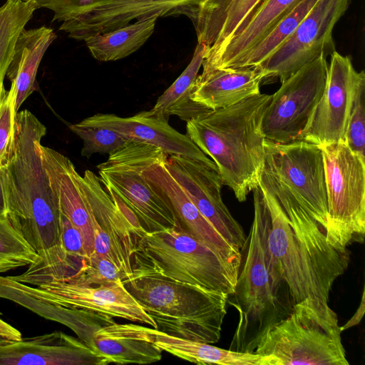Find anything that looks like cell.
I'll list each match as a JSON object with an SVG mask.
<instances>
[{"label": "cell", "mask_w": 365, "mask_h": 365, "mask_svg": "<svg viewBox=\"0 0 365 365\" xmlns=\"http://www.w3.org/2000/svg\"><path fill=\"white\" fill-rule=\"evenodd\" d=\"M46 133L31 112L18 111L11 148L1 166L8 219L41 258L25 271L36 276L58 274L71 266L61 245L59 205L40 152Z\"/></svg>", "instance_id": "6da1fadb"}, {"label": "cell", "mask_w": 365, "mask_h": 365, "mask_svg": "<svg viewBox=\"0 0 365 365\" xmlns=\"http://www.w3.org/2000/svg\"><path fill=\"white\" fill-rule=\"evenodd\" d=\"M262 190L267 206V249L293 306L307 299L328 304L334 282L348 268L349 252L331 246L325 230L301 206L279 205Z\"/></svg>", "instance_id": "7a4b0ae2"}, {"label": "cell", "mask_w": 365, "mask_h": 365, "mask_svg": "<svg viewBox=\"0 0 365 365\" xmlns=\"http://www.w3.org/2000/svg\"><path fill=\"white\" fill-rule=\"evenodd\" d=\"M271 98L260 93L187 120V136L215 163L240 202L258 187L264 159L262 120Z\"/></svg>", "instance_id": "3957f363"}, {"label": "cell", "mask_w": 365, "mask_h": 365, "mask_svg": "<svg viewBox=\"0 0 365 365\" xmlns=\"http://www.w3.org/2000/svg\"><path fill=\"white\" fill-rule=\"evenodd\" d=\"M254 217L240 250L241 264L227 304L238 314L230 349L255 353L263 334L292 310L289 290L271 259L267 245V206L262 190H252Z\"/></svg>", "instance_id": "277c9868"}, {"label": "cell", "mask_w": 365, "mask_h": 365, "mask_svg": "<svg viewBox=\"0 0 365 365\" xmlns=\"http://www.w3.org/2000/svg\"><path fill=\"white\" fill-rule=\"evenodd\" d=\"M127 291L169 335L214 344L221 336L228 294L133 267L122 279Z\"/></svg>", "instance_id": "5b68a950"}, {"label": "cell", "mask_w": 365, "mask_h": 365, "mask_svg": "<svg viewBox=\"0 0 365 365\" xmlns=\"http://www.w3.org/2000/svg\"><path fill=\"white\" fill-rule=\"evenodd\" d=\"M132 267L228 295L235 291L240 271L180 225L144 230L132 257Z\"/></svg>", "instance_id": "8992f818"}, {"label": "cell", "mask_w": 365, "mask_h": 365, "mask_svg": "<svg viewBox=\"0 0 365 365\" xmlns=\"http://www.w3.org/2000/svg\"><path fill=\"white\" fill-rule=\"evenodd\" d=\"M341 334L329 304L307 299L265 331L255 353L276 365H349Z\"/></svg>", "instance_id": "52a82bcc"}, {"label": "cell", "mask_w": 365, "mask_h": 365, "mask_svg": "<svg viewBox=\"0 0 365 365\" xmlns=\"http://www.w3.org/2000/svg\"><path fill=\"white\" fill-rule=\"evenodd\" d=\"M258 186L279 203L301 206L325 230L327 197L322 150L302 140L264 141V159Z\"/></svg>", "instance_id": "ba28073f"}, {"label": "cell", "mask_w": 365, "mask_h": 365, "mask_svg": "<svg viewBox=\"0 0 365 365\" xmlns=\"http://www.w3.org/2000/svg\"><path fill=\"white\" fill-rule=\"evenodd\" d=\"M30 311L61 323L108 364H147L160 361L162 351L154 343L149 327L118 324L113 317L89 310L64 307L33 297Z\"/></svg>", "instance_id": "9c48e42d"}, {"label": "cell", "mask_w": 365, "mask_h": 365, "mask_svg": "<svg viewBox=\"0 0 365 365\" xmlns=\"http://www.w3.org/2000/svg\"><path fill=\"white\" fill-rule=\"evenodd\" d=\"M327 197L326 238L337 251L347 252L363 243L365 234V158L344 141L321 146Z\"/></svg>", "instance_id": "30bf717a"}, {"label": "cell", "mask_w": 365, "mask_h": 365, "mask_svg": "<svg viewBox=\"0 0 365 365\" xmlns=\"http://www.w3.org/2000/svg\"><path fill=\"white\" fill-rule=\"evenodd\" d=\"M165 154L157 147L128 140L97 165L105 189L119 198L150 232L180 225L170 206L143 175L146 167Z\"/></svg>", "instance_id": "8fae6325"}, {"label": "cell", "mask_w": 365, "mask_h": 365, "mask_svg": "<svg viewBox=\"0 0 365 365\" xmlns=\"http://www.w3.org/2000/svg\"><path fill=\"white\" fill-rule=\"evenodd\" d=\"M78 181L93 227V254L111 261L125 277H129L133 271V255L145 230L91 170H86L83 176L78 174Z\"/></svg>", "instance_id": "7c38bea8"}, {"label": "cell", "mask_w": 365, "mask_h": 365, "mask_svg": "<svg viewBox=\"0 0 365 365\" xmlns=\"http://www.w3.org/2000/svg\"><path fill=\"white\" fill-rule=\"evenodd\" d=\"M327 58L320 56L281 83L262 120L266 140L287 143L301 140L323 94Z\"/></svg>", "instance_id": "4fadbf2b"}, {"label": "cell", "mask_w": 365, "mask_h": 365, "mask_svg": "<svg viewBox=\"0 0 365 365\" xmlns=\"http://www.w3.org/2000/svg\"><path fill=\"white\" fill-rule=\"evenodd\" d=\"M350 0H319L292 34L256 67L264 80L283 82L307 64L336 51L333 29L349 6Z\"/></svg>", "instance_id": "5bb4252c"}, {"label": "cell", "mask_w": 365, "mask_h": 365, "mask_svg": "<svg viewBox=\"0 0 365 365\" xmlns=\"http://www.w3.org/2000/svg\"><path fill=\"white\" fill-rule=\"evenodd\" d=\"M365 81L348 56L331 55L323 94L301 140L323 146L344 141L358 87Z\"/></svg>", "instance_id": "9a60e30c"}, {"label": "cell", "mask_w": 365, "mask_h": 365, "mask_svg": "<svg viewBox=\"0 0 365 365\" xmlns=\"http://www.w3.org/2000/svg\"><path fill=\"white\" fill-rule=\"evenodd\" d=\"M165 165L200 212L229 244L240 252L247 236L222 201L223 183L215 163L170 155Z\"/></svg>", "instance_id": "2e32d148"}, {"label": "cell", "mask_w": 365, "mask_h": 365, "mask_svg": "<svg viewBox=\"0 0 365 365\" xmlns=\"http://www.w3.org/2000/svg\"><path fill=\"white\" fill-rule=\"evenodd\" d=\"M15 281L26 292L48 302L122 318L157 329L154 320L127 291L122 280L113 285L97 287L64 279L50 280L34 287Z\"/></svg>", "instance_id": "e0dca14e"}, {"label": "cell", "mask_w": 365, "mask_h": 365, "mask_svg": "<svg viewBox=\"0 0 365 365\" xmlns=\"http://www.w3.org/2000/svg\"><path fill=\"white\" fill-rule=\"evenodd\" d=\"M204 0H113L91 6L61 23L69 38L85 41L98 34L122 28L153 16L187 18Z\"/></svg>", "instance_id": "ac0fdd59"}, {"label": "cell", "mask_w": 365, "mask_h": 365, "mask_svg": "<svg viewBox=\"0 0 365 365\" xmlns=\"http://www.w3.org/2000/svg\"><path fill=\"white\" fill-rule=\"evenodd\" d=\"M163 155L143 170L150 187L170 206L180 225L193 237L219 255L227 263L240 269L241 253L229 244L200 212L165 165Z\"/></svg>", "instance_id": "d6986e66"}, {"label": "cell", "mask_w": 365, "mask_h": 365, "mask_svg": "<svg viewBox=\"0 0 365 365\" xmlns=\"http://www.w3.org/2000/svg\"><path fill=\"white\" fill-rule=\"evenodd\" d=\"M76 124L110 129L128 140L157 147L168 155H179L206 163L213 162L186 134H182L170 126L168 117L151 110L130 117L97 113Z\"/></svg>", "instance_id": "ffe728a7"}, {"label": "cell", "mask_w": 365, "mask_h": 365, "mask_svg": "<svg viewBox=\"0 0 365 365\" xmlns=\"http://www.w3.org/2000/svg\"><path fill=\"white\" fill-rule=\"evenodd\" d=\"M106 365L79 339L62 331L21 338L0 346V365Z\"/></svg>", "instance_id": "44dd1931"}, {"label": "cell", "mask_w": 365, "mask_h": 365, "mask_svg": "<svg viewBox=\"0 0 365 365\" xmlns=\"http://www.w3.org/2000/svg\"><path fill=\"white\" fill-rule=\"evenodd\" d=\"M300 0H261L235 34L205 57L202 70L237 68L271 29Z\"/></svg>", "instance_id": "7402d4cb"}, {"label": "cell", "mask_w": 365, "mask_h": 365, "mask_svg": "<svg viewBox=\"0 0 365 365\" xmlns=\"http://www.w3.org/2000/svg\"><path fill=\"white\" fill-rule=\"evenodd\" d=\"M263 80L257 68L202 70L192 86L190 98L205 109L217 110L260 94Z\"/></svg>", "instance_id": "603a6c76"}, {"label": "cell", "mask_w": 365, "mask_h": 365, "mask_svg": "<svg viewBox=\"0 0 365 365\" xmlns=\"http://www.w3.org/2000/svg\"><path fill=\"white\" fill-rule=\"evenodd\" d=\"M261 0H204L189 16L205 57L217 51L237 31Z\"/></svg>", "instance_id": "cb8c5ba5"}, {"label": "cell", "mask_w": 365, "mask_h": 365, "mask_svg": "<svg viewBox=\"0 0 365 365\" xmlns=\"http://www.w3.org/2000/svg\"><path fill=\"white\" fill-rule=\"evenodd\" d=\"M57 38L54 31L46 26L24 29L19 34L6 77L15 85V110L35 90L40 63L49 46Z\"/></svg>", "instance_id": "d4e9b609"}, {"label": "cell", "mask_w": 365, "mask_h": 365, "mask_svg": "<svg viewBox=\"0 0 365 365\" xmlns=\"http://www.w3.org/2000/svg\"><path fill=\"white\" fill-rule=\"evenodd\" d=\"M154 343L163 351L197 364L274 365L272 356L224 349L208 343L169 335L149 327Z\"/></svg>", "instance_id": "484cf974"}, {"label": "cell", "mask_w": 365, "mask_h": 365, "mask_svg": "<svg viewBox=\"0 0 365 365\" xmlns=\"http://www.w3.org/2000/svg\"><path fill=\"white\" fill-rule=\"evenodd\" d=\"M158 17L135 21L122 28L98 34L84 41L92 56L100 61L125 58L138 50L152 36Z\"/></svg>", "instance_id": "4316f807"}, {"label": "cell", "mask_w": 365, "mask_h": 365, "mask_svg": "<svg viewBox=\"0 0 365 365\" xmlns=\"http://www.w3.org/2000/svg\"><path fill=\"white\" fill-rule=\"evenodd\" d=\"M207 47L197 43L192 60L180 76L160 96L151 110L169 118L176 115L185 120L206 112L205 109L193 103L190 89L201 68Z\"/></svg>", "instance_id": "83f0119b"}, {"label": "cell", "mask_w": 365, "mask_h": 365, "mask_svg": "<svg viewBox=\"0 0 365 365\" xmlns=\"http://www.w3.org/2000/svg\"><path fill=\"white\" fill-rule=\"evenodd\" d=\"M38 9L32 0H6L0 6V91L20 33Z\"/></svg>", "instance_id": "f1b7e54d"}, {"label": "cell", "mask_w": 365, "mask_h": 365, "mask_svg": "<svg viewBox=\"0 0 365 365\" xmlns=\"http://www.w3.org/2000/svg\"><path fill=\"white\" fill-rule=\"evenodd\" d=\"M41 260L9 219H0V273L35 264Z\"/></svg>", "instance_id": "f546056e"}, {"label": "cell", "mask_w": 365, "mask_h": 365, "mask_svg": "<svg viewBox=\"0 0 365 365\" xmlns=\"http://www.w3.org/2000/svg\"><path fill=\"white\" fill-rule=\"evenodd\" d=\"M125 277V274L111 261L92 254L83 260L81 267L75 274L61 279L97 287L113 285Z\"/></svg>", "instance_id": "4dcf8cb0"}, {"label": "cell", "mask_w": 365, "mask_h": 365, "mask_svg": "<svg viewBox=\"0 0 365 365\" xmlns=\"http://www.w3.org/2000/svg\"><path fill=\"white\" fill-rule=\"evenodd\" d=\"M70 129L83 140L81 155L91 158L95 153L110 154L123 147L128 140L108 128L80 126L73 124Z\"/></svg>", "instance_id": "1f68e13d"}, {"label": "cell", "mask_w": 365, "mask_h": 365, "mask_svg": "<svg viewBox=\"0 0 365 365\" xmlns=\"http://www.w3.org/2000/svg\"><path fill=\"white\" fill-rule=\"evenodd\" d=\"M365 81L357 88L353 101L344 142L350 150L365 158Z\"/></svg>", "instance_id": "d6a6232c"}, {"label": "cell", "mask_w": 365, "mask_h": 365, "mask_svg": "<svg viewBox=\"0 0 365 365\" xmlns=\"http://www.w3.org/2000/svg\"><path fill=\"white\" fill-rule=\"evenodd\" d=\"M15 100V85L11 83L8 91L3 86L0 91V167L6 163L14 140Z\"/></svg>", "instance_id": "836d02e7"}, {"label": "cell", "mask_w": 365, "mask_h": 365, "mask_svg": "<svg viewBox=\"0 0 365 365\" xmlns=\"http://www.w3.org/2000/svg\"><path fill=\"white\" fill-rule=\"evenodd\" d=\"M60 240L67 257L79 268L88 257L83 236L78 228L60 211Z\"/></svg>", "instance_id": "e575fe53"}, {"label": "cell", "mask_w": 365, "mask_h": 365, "mask_svg": "<svg viewBox=\"0 0 365 365\" xmlns=\"http://www.w3.org/2000/svg\"><path fill=\"white\" fill-rule=\"evenodd\" d=\"M29 1V0H23ZM38 9L44 8L53 12L52 22H63L80 12L98 4L113 0H32Z\"/></svg>", "instance_id": "d590c367"}, {"label": "cell", "mask_w": 365, "mask_h": 365, "mask_svg": "<svg viewBox=\"0 0 365 365\" xmlns=\"http://www.w3.org/2000/svg\"><path fill=\"white\" fill-rule=\"evenodd\" d=\"M364 293L365 292L363 290L361 303L355 314L343 327H340V330L341 332L345 329L357 325L361 322L365 312Z\"/></svg>", "instance_id": "8d00e7d4"}, {"label": "cell", "mask_w": 365, "mask_h": 365, "mask_svg": "<svg viewBox=\"0 0 365 365\" xmlns=\"http://www.w3.org/2000/svg\"><path fill=\"white\" fill-rule=\"evenodd\" d=\"M7 212L8 209L6 197L2 180L1 170L0 167V219L8 218Z\"/></svg>", "instance_id": "74e56055"}, {"label": "cell", "mask_w": 365, "mask_h": 365, "mask_svg": "<svg viewBox=\"0 0 365 365\" xmlns=\"http://www.w3.org/2000/svg\"><path fill=\"white\" fill-rule=\"evenodd\" d=\"M11 341V340H9L0 334V346H3V345H6V344L10 343Z\"/></svg>", "instance_id": "f35d334b"}, {"label": "cell", "mask_w": 365, "mask_h": 365, "mask_svg": "<svg viewBox=\"0 0 365 365\" xmlns=\"http://www.w3.org/2000/svg\"><path fill=\"white\" fill-rule=\"evenodd\" d=\"M1 314V313H0Z\"/></svg>", "instance_id": "ab89813d"}]
</instances>
